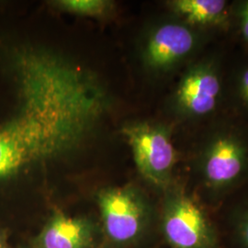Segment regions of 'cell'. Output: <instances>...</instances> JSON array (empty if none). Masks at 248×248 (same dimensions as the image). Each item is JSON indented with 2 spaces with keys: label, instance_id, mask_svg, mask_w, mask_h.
<instances>
[{
  "label": "cell",
  "instance_id": "6da1fadb",
  "mask_svg": "<svg viewBox=\"0 0 248 248\" xmlns=\"http://www.w3.org/2000/svg\"><path fill=\"white\" fill-rule=\"evenodd\" d=\"M204 186L217 194L238 186L248 177V134L233 126L210 133L196 157Z\"/></svg>",
  "mask_w": 248,
  "mask_h": 248
},
{
  "label": "cell",
  "instance_id": "7a4b0ae2",
  "mask_svg": "<svg viewBox=\"0 0 248 248\" xmlns=\"http://www.w3.org/2000/svg\"><path fill=\"white\" fill-rule=\"evenodd\" d=\"M163 230L173 248H217V235L203 210L183 190L169 195Z\"/></svg>",
  "mask_w": 248,
  "mask_h": 248
},
{
  "label": "cell",
  "instance_id": "3957f363",
  "mask_svg": "<svg viewBox=\"0 0 248 248\" xmlns=\"http://www.w3.org/2000/svg\"><path fill=\"white\" fill-rule=\"evenodd\" d=\"M123 133L142 176L155 185H167L177 159L169 133L157 125L142 123L124 127Z\"/></svg>",
  "mask_w": 248,
  "mask_h": 248
},
{
  "label": "cell",
  "instance_id": "277c9868",
  "mask_svg": "<svg viewBox=\"0 0 248 248\" xmlns=\"http://www.w3.org/2000/svg\"><path fill=\"white\" fill-rule=\"evenodd\" d=\"M104 227L117 243L137 239L147 222V209L141 198L129 188H112L99 196Z\"/></svg>",
  "mask_w": 248,
  "mask_h": 248
},
{
  "label": "cell",
  "instance_id": "5b68a950",
  "mask_svg": "<svg viewBox=\"0 0 248 248\" xmlns=\"http://www.w3.org/2000/svg\"><path fill=\"white\" fill-rule=\"evenodd\" d=\"M222 94V81L217 65L203 60L185 73L176 91L179 110L190 118L210 115L215 110Z\"/></svg>",
  "mask_w": 248,
  "mask_h": 248
},
{
  "label": "cell",
  "instance_id": "8992f818",
  "mask_svg": "<svg viewBox=\"0 0 248 248\" xmlns=\"http://www.w3.org/2000/svg\"><path fill=\"white\" fill-rule=\"evenodd\" d=\"M43 158L44 148L39 132L27 119L18 116L0 127V177Z\"/></svg>",
  "mask_w": 248,
  "mask_h": 248
},
{
  "label": "cell",
  "instance_id": "52a82bcc",
  "mask_svg": "<svg viewBox=\"0 0 248 248\" xmlns=\"http://www.w3.org/2000/svg\"><path fill=\"white\" fill-rule=\"evenodd\" d=\"M199 44L200 37L190 27L168 23L151 35L145 48V59L151 67L165 69L185 59Z\"/></svg>",
  "mask_w": 248,
  "mask_h": 248
},
{
  "label": "cell",
  "instance_id": "ba28073f",
  "mask_svg": "<svg viewBox=\"0 0 248 248\" xmlns=\"http://www.w3.org/2000/svg\"><path fill=\"white\" fill-rule=\"evenodd\" d=\"M92 240L89 222L64 214H56L41 236L42 248H87Z\"/></svg>",
  "mask_w": 248,
  "mask_h": 248
},
{
  "label": "cell",
  "instance_id": "9c48e42d",
  "mask_svg": "<svg viewBox=\"0 0 248 248\" xmlns=\"http://www.w3.org/2000/svg\"><path fill=\"white\" fill-rule=\"evenodd\" d=\"M171 6L188 25H220L227 18V2L223 0H176Z\"/></svg>",
  "mask_w": 248,
  "mask_h": 248
},
{
  "label": "cell",
  "instance_id": "30bf717a",
  "mask_svg": "<svg viewBox=\"0 0 248 248\" xmlns=\"http://www.w3.org/2000/svg\"><path fill=\"white\" fill-rule=\"evenodd\" d=\"M63 9L82 15L96 16L103 14L108 7V3L101 0H63L59 2Z\"/></svg>",
  "mask_w": 248,
  "mask_h": 248
},
{
  "label": "cell",
  "instance_id": "8fae6325",
  "mask_svg": "<svg viewBox=\"0 0 248 248\" xmlns=\"http://www.w3.org/2000/svg\"><path fill=\"white\" fill-rule=\"evenodd\" d=\"M235 239L242 248H248V201L238 208L233 218Z\"/></svg>",
  "mask_w": 248,
  "mask_h": 248
},
{
  "label": "cell",
  "instance_id": "7c38bea8",
  "mask_svg": "<svg viewBox=\"0 0 248 248\" xmlns=\"http://www.w3.org/2000/svg\"><path fill=\"white\" fill-rule=\"evenodd\" d=\"M236 92L241 104L248 109V65L241 70L237 77Z\"/></svg>",
  "mask_w": 248,
  "mask_h": 248
},
{
  "label": "cell",
  "instance_id": "4fadbf2b",
  "mask_svg": "<svg viewBox=\"0 0 248 248\" xmlns=\"http://www.w3.org/2000/svg\"><path fill=\"white\" fill-rule=\"evenodd\" d=\"M237 15L240 20L241 33L245 41L248 43V0L240 3Z\"/></svg>",
  "mask_w": 248,
  "mask_h": 248
},
{
  "label": "cell",
  "instance_id": "5bb4252c",
  "mask_svg": "<svg viewBox=\"0 0 248 248\" xmlns=\"http://www.w3.org/2000/svg\"><path fill=\"white\" fill-rule=\"evenodd\" d=\"M0 248H3V245H2V243H1V241H0Z\"/></svg>",
  "mask_w": 248,
  "mask_h": 248
}]
</instances>
